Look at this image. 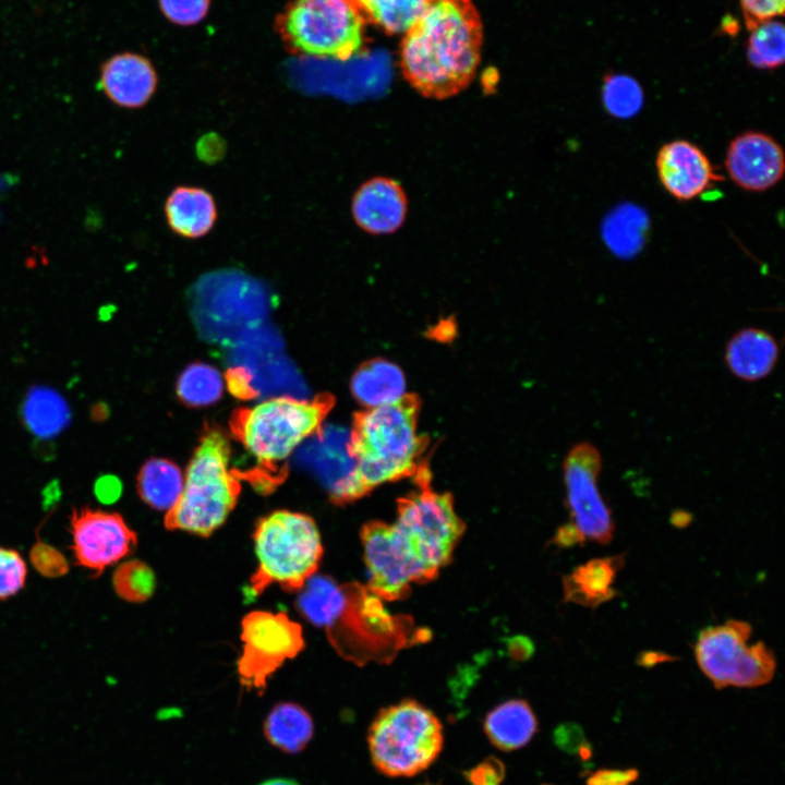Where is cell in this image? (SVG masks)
Returning <instances> with one entry per match:
<instances>
[{
    "label": "cell",
    "instance_id": "836d02e7",
    "mask_svg": "<svg viewBox=\"0 0 785 785\" xmlns=\"http://www.w3.org/2000/svg\"><path fill=\"white\" fill-rule=\"evenodd\" d=\"M112 585L120 599L131 603H142L154 594L156 577L147 564L138 559H130L116 568Z\"/></svg>",
    "mask_w": 785,
    "mask_h": 785
},
{
    "label": "cell",
    "instance_id": "30bf717a",
    "mask_svg": "<svg viewBox=\"0 0 785 785\" xmlns=\"http://www.w3.org/2000/svg\"><path fill=\"white\" fill-rule=\"evenodd\" d=\"M345 604L325 628L338 652L355 662L392 654L404 641V620L389 615L374 593L345 584Z\"/></svg>",
    "mask_w": 785,
    "mask_h": 785
},
{
    "label": "cell",
    "instance_id": "44dd1931",
    "mask_svg": "<svg viewBox=\"0 0 785 785\" xmlns=\"http://www.w3.org/2000/svg\"><path fill=\"white\" fill-rule=\"evenodd\" d=\"M624 565V556L593 558L576 567L563 579L564 599L585 607L596 608L617 595L613 588L616 575Z\"/></svg>",
    "mask_w": 785,
    "mask_h": 785
},
{
    "label": "cell",
    "instance_id": "d590c367",
    "mask_svg": "<svg viewBox=\"0 0 785 785\" xmlns=\"http://www.w3.org/2000/svg\"><path fill=\"white\" fill-rule=\"evenodd\" d=\"M29 561L39 575L46 578H60L69 572L65 556L55 546L37 541L31 547Z\"/></svg>",
    "mask_w": 785,
    "mask_h": 785
},
{
    "label": "cell",
    "instance_id": "8992f818",
    "mask_svg": "<svg viewBox=\"0 0 785 785\" xmlns=\"http://www.w3.org/2000/svg\"><path fill=\"white\" fill-rule=\"evenodd\" d=\"M365 24L354 0H292L276 25L292 52L346 61L363 49Z\"/></svg>",
    "mask_w": 785,
    "mask_h": 785
},
{
    "label": "cell",
    "instance_id": "5b68a950",
    "mask_svg": "<svg viewBox=\"0 0 785 785\" xmlns=\"http://www.w3.org/2000/svg\"><path fill=\"white\" fill-rule=\"evenodd\" d=\"M443 745L440 721L414 700L382 709L367 732L371 761L381 774L389 777H410L426 770Z\"/></svg>",
    "mask_w": 785,
    "mask_h": 785
},
{
    "label": "cell",
    "instance_id": "83f0119b",
    "mask_svg": "<svg viewBox=\"0 0 785 785\" xmlns=\"http://www.w3.org/2000/svg\"><path fill=\"white\" fill-rule=\"evenodd\" d=\"M345 588L327 576L313 575L297 597L301 615L317 627L326 628L345 604Z\"/></svg>",
    "mask_w": 785,
    "mask_h": 785
},
{
    "label": "cell",
    "instance_id": "d6a6232c",
    "mask_svg": "<svg viewBox=\"0 0 785 785\" xmlns=\"http://www.w3.org/2000/svg\"><path fill=\"white\" fill-rule=\"evenodd\" d=\"M785 32L777 21H766L752 28L747 56L757 69L772 70L784 62Z\"/></svg>",
    "mask_w": 785,
    "mask_h": 785
},
{
    "label": "cell",
    "instance_id": "ee69618b",
    "mask_svg": "<svg viewBox=\"0 0 785 785\" xmlns=\"http://www.w3.org/2000/svg\"><path fill=\"white\" fill-rule=\"evenodd\" d=\"M258 785H300L297 781L291 778H271L264 781Z\"/></svg>",
    "mask_w": 785,
    "mask_h": 785
},
{
    "label": "cell",
    "instance_id": "4dcf8cb0",
    "mask_svg": "<svg viewBox=\"0 0 785 785\" xmlns=\"http://www.w3.org/2000/svg\"><path fill=\"white\" fill-rule=\"evenodd\" d=\"M24 416L31 431L37 436L58 433L68 419V408L62 398L47 389L31 392L25 402Z\"/></svg>",
    "mask_w": 785,
    "mask_h": 785
},
{
    "label": "cell",
    "instance_id": "9a60e30c",
    "mask_svg": "<svg viewBox=\"0 0 785 785\" xmlns=\"http://www.w3.org/2000/svg\"><path fill=\"white\" fill-rule=\"evenodd\" d=\"M725 169L738 188L748 192H764L776 185L784 176V152L770 134L746 131L729 142Z\"/></svg>",
    "mask_w": 785,
    "mask_h": 785
},
{
    "label": "cell",
    "instance_id": "ac0fdd59",
    "mask_svg": "<svg viewBox=\"0 0 785 785\" xmlns=\"http://www.w3.org/2000/svg\"><path fill=\"white\" fill-rule=\"evenodd\" d=\"M99 85L114 105L137 109L154 95L157 75L146 58L130 52L119 53L102 63Z\"/></svg>",
    "mask_w": 785,
    "mask_h": 785
},
{
    "label": "cell",
    "instance_id": "8d00e7d4",
    "mask_svg": "<svg viewBox=\"0 0 785 785\" xmlns=\"http://www.w3.org/2000/svg\"><path fill=\"white\" fill-rule=\"evenodd\" d=\"M165 15L180 25L200 22L207 13L209 0H159Z\"/></svg>",
    "mask_w": 785,
    "mask_h": 785
},
{
    "label": "cell",
    "instance_id": "bcb514c9",
    "mask_svg": "<svg viewBox=\"0 0 785 785\" xmlns=\"http://www.w3.org/2000/svg\"><path fill=\"white\" fill-rule=\"evenodd\" d=\"M420 785H436V784H432V783H424V784H420Z\"/></svg>",
    "mask_w": 785,
    "mask_h": 785
},
{
    "label": "cell",
    "instance_id": "1f68e13d",
    "mask_svg": "<svg viewBox=\"0 0 785 785\" xmlns=\"http://www.w3.org/2000/svg\"><path fill=\"white\" fill-rule=\"evenodd\" d=\"M602 102L608 114L616 119H631L644 102L641 85L632 76L623 73L607 74L602 84Z\"/></svg>",
    "mask_w": 785,
    "mask_h": 785
},
{
    "label": "cell",
    "instance_id": "cb8c5ba5",
    "mask_svg": "<svg viewBox=\"0 0 785 785\" xmlns=\"http://www.w3.org/2000/svg\"><path fill=\"white\" fill-rule=\"evenodd\" d=\"M351 391L366 409L379 408L402 400L406 378L399 366L374 359L360 366L351 379Z\"/></svg>",
    "mask_w": 785,
    "mask_h": 785
},
{
    "label": "cell",
    "instance_id": "7a4b0ae2",
    "mask_svg": "<svg viewBox=\"0 0 785 785\" xmlns=\"http://www.w3.org/2000/svg\"><path fill=\"white\" fill-rule=\"evenodd\" d=\"M418 400L407 395L399 402L357 415L350 448L367 492L425 470L421 464L424 443L418 432Z\"/></svg>",
    "mask_w": 785,
    "mask_h": 785
},
{
    "label": "cell",
    "instance_id": "ffe728a7",
    "mask_svg": "<svg viewBox=\"0 0 785 785\" xmlns=\"http://www.w3.org/2000/svg\"><path fill=\"white\" fill-rule=\"evenodd\" d=\"M778 351L777 341L770 333L749 327L739 330L729 339L725 362L736 377L757 382L773 371Z\"/></svg>",
    "mask_w": 785,
    "mask_h": 785
},
{
    "label": "cell",
    "instance_id": "e575fe53",
    "mask_svg": "<svg viewBox=\"0 0 785 785\" xmlns=\"http://www.w3.org/2000/svg\"><path fill=\"white\" fill-rule=\"evenodd\" d=\"M27 565L21 553L0 546V601L17 594L25 585Z\"/></svg>",
    "mask_w": 785,
    "mask_h": 785
},
{
    "label": "cell",
    "instance_id": "f35d334b",
    "mask_svg": "<svg viewBox=\"0 0 785 785\" xmlns=\"http://www.w3.org/2000/svg\"><path fill=\"white\" fill-rule=\"evenodd\" d=\"M740 3L750 29L784 12V0H740Z\"/></svg>",
    "mask_w": 785,
    "mask_h": 785
},
{
    "label": "cell",
    "instance_id": "5bb4252c",
    "mask_svg": "<svg viewBox=\"0 0 785 785\" xmlns=\"http://www.w3.org/2000/svg\"><path fill=\"white\" fill-rule=\"evenodd\" d=\"M369 590L394 601L408 595L411 582H422L421 572L394 524L373 521L361 530Z\"/></svg>",
    "mask_w": 785,
    "mask_h": 785
},
{
    "label": "cell",
    "instance_id": "52a82bcc",
    "mask_svg": "<svg viewBox=\"0 0 785 785\" xmlns=\"http://www.w3.org/2000/svg\"><path fill=\"white\" fill-rule=\"evenodd\" d=\"M329 399L276 397L242 411L235 432L245 450L263 467L286 460L309 436L319 432Z\"/></svg>",
    "mask_w": 785,
    "mask_h": 785
},
{
    "label": "cell",
    "instance_id": "4fadbf2b",
    "mask_svg": "<svg viewBox=\"0 0 785 785\" xmlns=\"http://www.w3.org/2000/svg\"><path fill=\"white\" fill-rule=\"evenodd\" d=\"M70 533L76 565L96 577L128 556L137 542L121 515L88 506L72 510Z\"/></svg>",
    "mask_w": 785,
    "mask_h": 785
},
{
    "label": "cell",
    "instance_id": "f1b7e54d",
    "mask_svg": "<svg viewBox=\"0 0 785 785\" xmlns=\"http://www.w3.org/2000/svg\"><path fill=\"white\" fill-rule=\"evenodd\" d=\"M365 21L387 34H404L426 0H354Z\"/></svg>",
    "mask_w": 785,
    "mask_h": 785
},
{
    "label": "cell",
    "instance_id": "8fae6325",
    "mask_svg": "<svg viewBox=\"0 0 785 785\" xmlns=\"http://www.w3.org/2000/svg\"><path fill=\"white\" fill-rule=\"evenodd\" d=\"M242 654L238 672L242 686L262 695L268 678L303 648L301 626L286 613L254 611L242 620Z\"/></svg>",
    "mask_w": 785,
    "mask_h": 785
},
{
    "label": "cell",
    "instance_id": "9c48e42d",
    "mask_svg": "<svg viewBox=\"0 0 785 785\" xmlns=\"http://www.w3.org/2000/svg\"><path fill=\"white\" fill-rule=\"evenodd\" d=\"M751 633V625L737 619L699 632L695 644L696 661L716 689L729 686L753 688L773 679L774 653L762 641L748 644Z\"/></svg>",
    "mask_w": 785,
    "mask_h": 785
},
{
    "label": "cell",
    "instance_id": "ba28073f",
    "mask_svg": "<svg viewBox=\"0 0 785 785\" xmlns=\"http://www.w3.org/2000/svg\"><path fill=\"white\" fill-rule=\"evenodd\" d=\"M420 490L398 503L394 523L419 567L422 582L433 579L451 559L464 526L452 498L428 486L426 470L418 475Z\"/></svg>",
    "mask_w": 785,
    "mask_h": 785
},
{
    "label": "cell",
    "instance_id": "3957f363",
    "mask_svg": "<svg viewBox=\"0 0 785 785\" xmlns=\"http://www.w3.org/2000/svg\"><path fill=\"white\" fill-rule=\"evenodd\" d=\"M230 444L219 430L208 431L186 469L183 490L176 506L167 512L169 530L208 536L234 508L240 484L229 469Z\"/></svg>",
    "mask_w": 785,
    "mask_h": 785
},
{
    "label": "cell",
    "instance_id": "2e32d148",
    "mask_svg": "<svg viewBox=\"0 0 785 785\" xmlns=\"http://www.w3.org/2000/svg\"><path fill=\"white\" fill-rule=\"evenodd\" d=\"M655 168L664 190L680 202L692 201L724 180L705 153L687 140L663 144Z\"/></svg>",
    "mask_w": 785,
    "mask_h": 785
},
{
    "label": "cell",
    "instance_id": "e0dca14e",
    "mask_svg": "<svg viewBox=\"0 0 785 785\" xmlns=\"http://www.w3.org/2000/svg\"><path fill=\"white\" fill-rule=\"evenodd\" d=\"M408 200L402 186L394 179L375 177L354 193L351 213L359 228L370 234H389L404 222Z\"/></svg>",
    "mask_w": 785,
    "mask_h": 785
},
{
    "label": "cell",
    "instance_id": "7dc6e473",
    "mask_svg": "<svg viewBox=\"0 0 785 785\" xmlns=\"http://www.w3.org/2000/svg\"><path fill=\"white\" fill-rule=\"evenodd\" d=\"M542 785H551V784H542Z\"/></svg>",
    "mask_w": 785,
    "mask_h": 785
},
{
    "label": "cell",
    "instance_id": "6da1fadb",
    "mask_svg": "<svg viewBox=\"0 0 785 785\" xmlns=\"http://www.w3.org/2000/svg\"><path fill=\"white\" fill-rule=\"evenodd\" d=\"M481 45V17L471 0H426L402 38L401 73L422 96L447 99L474 77Z\"/></svg>",
    "mask_w": 785,
    "mask_h": 785
},
{
    "label": "cell",
    "instance_id": "7c38bea8",
    "mask_svg": "<svg viewBox=\"0 0 785 785\" xmlns=\"http://www.w3.org/2000/svg\"><path fill=\"white\" fill-rule=\"evenodd\" d=\"M602 469L599 449L582 442L573 446L564 462L567 508L571 523L582 536L599 544L612 541L615 524L612 511L597 486Z\"/></svg>",
    "mask_w": 785,
    "mask_h": 785
},
{
    "label": "cell",
    "instance_id": "603a6c76",
    "mask_svg": "<svg viewBox=\"0 0 785 785\" xmlns=\"http://www.w3.org/2000/svg\"><path fill=\"white\" fill-rule=\"evenodd\" d=\"M483 727L493 746L512 751L530 742L538 732V720L527 701L510 699L488 712Z\"/></svg>",
    "mask_w": 785,
    "mask_h": 785
},
{
    "label": "cell",
    "instance_id": "74e56055",
    "mask_svg": "<svg viewBox=\"0 0 785 785\" xmlns=\"http://www.w3.org/2000/svg\"><path fill=\"white\" fill-rule=\"evenodd\" d=\"M469 785H502L506 776L505 764L496 757H487L463 772Z\"/></svg>",
    "mask_w": 785,
    "mask_h": 785
},
{
    "label": "cell",
    "instance_id": "7bdbcfd3",
    "mask_svg": "<svg viewBox=\"0 0 785 785\" xmlns=\"http://www.w3.org/2000/svg\"><path fill=\"white\" fill-rule=\"evenodd\" d=\"M672 657L666 654H661L656 652H647L639 656L638 663L642 664L643 666H651L655 663L664 662L665 660H671Z\"/></svg>",
    "mask_w": 785,
    "mask_h": 785
},
{
    "label": "cell",
    "instance_id": "d4e9b609",
    "mask_svg": "<svg viewBox=\"0 0 785 785\" xmlns=\"http://www.w3.org/2000/svg\"><path fill=\"white\" fill-rule=\"evenodd\" d=\"M267 741L288 754L303 751L314 735L311 714L300 704L280 702L267 714L263 724Z\"/></svg>",
    "mask_w": 785,
    "mask_h": 785
},
{
    "label": "cell",
    "instance_id": "f6af8a7d",
    "mask_svg": "<svg viewBox=\"0 0 785 785\" xmlns=\"http://www.w3.org/2000/svg\"><path fill=\"white\" fill-rule=\"evenodd\" d=\"M689 514L684 511H678L673 515V522L674 524H677L678 527H683L684 524H687L689 522Z\"/></svg>",
    "mask_w": 785,
    "mask_h": 785
},
{
    "label": "cell",
    "instance_id": "277c9868",
    "mask_svg": "<svg viewBox=\"0 0 785 785\" xmlns=\"http://www.w3.org/2000/svg\"><path fill=\"white\" fill-rule=\"evenodd\" d=\"M253 539L257 558V569L251 579L254 594L274 583L286 591H300L315 575L323 545L311 517L289 510L274 511L258 521Z\"/></svg>",
    "mask_w": 785,
    "mask_h": 785
},
{
    "label": "cell",
    "instance_id": "b9f144b4",
    "mask_svg": "<svg viewBox=\"0 0 785 785\" xmlns=\"http://www.w3.org/2000/svg\"><path fill=\"white\" fill-rule=\"evenodd\" d=\"M228 383L231 391L240 397H249L252 395L250 386V377L244 371L233 370V373H229Z\"/></svg>",
    "mask_w": 785,
    "mask_h": 785
},
{
    "label": "cell",
    "instance_id": "60d3db41",
    "mask_svg": "<svg viewBox=\"0 0 785 785\" xmlns=\"http://www.w3.org/2000/svg\"><path fill=\"white\" fill-rule=\"evenodd\" d=\"M583 542L582 536L571 523L559 527L553 539V543L559 547H571L583 544Z\"/></svg>",
    "mask_w": 785,
    "mask_h": 785
},
{
    "label": "cell",
    "instance_id": "7402d4cb",
    "mask_svg": "<svg viewBox=\"0 0 785 785\" xmlns=\"http://www.w3.org/2000/svg\"><path fill=\"white\" fill-rule=\"evenodd\" d=\"M169 228L177 234L197 239L207 234L217 219L213 195L203 188L177 186L165 203Z\"/></svg>",
    "mask_w": 785,
    "mask_h": 785
},
{
    "label": "cell",
    "instance_id": "d6986e66",
    "mask_svg": "<svg viewBox=\"0 0 785 785\" xmlns=\"http://www.w3.org/2000/svg\"><path fill=\"white\" fill-rule=\"evenodd\" d=\"M350 432L331 428L322 437L317 472L333 502L354 500L367 493L363 485L354 456L350 448Z\"/></svg>",
    "mask_w": 785,
    "mask_h": 785
},
{
    "label": "cell",
    "instance_id": "484cf974",
    "mask_svg": "<svg viewBox=\"0 0 785 785\" xmlns=\"http://www.w3.org/2000/svg\"><path fill=\"white\" fill-rule=\"evenodd\" d=\"M647 213L631 203L618 205L602 224V237L613 254L629 258L641 251L649 231Z\"/></svg>",
    "mask_w": 785,
    "mask_h": 785
},
{
    "label": "cell",
    "instance_id": "f546056e",
    "mask_svg": "<svg viewBox=\"0 0 785 785\" xmlns=\"http://www.w3.org/2000/svg\"><path fill=\"white\" fill-rule=\"evenodd\" d=\"M224 390L220 372L206 363H193L180 375L177 394L186 404L208 406L219 400Z\"/></svg>",
    "mask_w": 785,
    "mask_h": 785
},
{
    "label": "cell",
    "instance_id": "4316f807",
    "mask_svg": "<svg viewBox=\"0 0 785 785\" xmlns=\"http://www.w3.org/2000/svg\"><path fill=\"white\" fill-rule=\"evenodd\" d=\"M183 483L184 476L177 464L166 459L153 458L140 470L137 492L148 506L168 512L178 503Z\"/></svg>",
    "mask_w": 785,
    "mask_h": 785
},
{
    "label": "cell",
    "instance_id": "ab89813d",
    "mask_svg": "<svg viewBox=\"0 0 785 785\" xmlns=\"http://www.w3.org/2000/svg\"><path fill=\"white\" fill-rule=\"evenodd\" d=\"M638 778L636 769L628 770H608L603 769L593 773L588 780L587 785H630Z\"/></svg>",
    "mask_w": 785,
    "mask_h": 785
}]
</instances>
